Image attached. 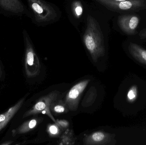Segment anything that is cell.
<instances>
[{
	"mask_svg": "<svg viewBox=\"0 0 146 145\" xmlns=\"http://www.w3.org/2000/svg\"><path fill=\"white\" fill-rule=\"evenodd\" d=\"M64 6L69 21L80 32V28L86 19L89 4L83 0H66Z\"/></svg>",
	"mask_w": 146,
	"mask_h": 145,
	"instance_id": "cell-3",
	"label": "cell"
},
{
	"mask_svg": "<svg viewBox=\"0 0 146 145\" xmlns=\"http://www.w3.org/2000/svg\"><path fill=\"white\" fill-rule=\"evenodd\" d=\"M0 7L6 11L14 14H26L32 18L31 12L20 0H0Z\"/></svg>",
	"mask_w": 146,
	"mask_h": 145,
	"instance_id": "cell-9",
	"label": "cell"
},
{
	"mask_svg": "<svg viewBox=\"0 0 146 145\" xmlns=\"http://www.w3.org/2000/svg\"><path fill=\"white\" fill-rule=\"evenodd\" d=\"M112 135L105 132H97L88 135L85 139L87 145L107 144L112 140Z\"/></svg>",
	"mask_w": 146,
	"mask_h": 145,
	"instance_id": "cell-10",
	"label": "cell"
},
{
	"mask_svg": "<svg viewBox=\"0 0 146 145\" xmlns=\"http://www.w3.org/2000/svg\"><path fill=\"white\" fill-rule=\"evenodd\" d=\"M104 11L105 8L95 3L89 4L81 30L82 43L95 63L104 58L107 51L109 31Z\"/></svg>",
	"mask_w": 146,
	"mask_h": 145,
	"instance_id": "cell-1",
	"label": "cell"
},
{
	"mask_svg": "<svg viewBox=\"0 0 146 145\" xmlns=\"http://www.w3.org/2000/svg\"><path fill=\"white\" fill-rule=\"evenodd\" d=\"M25 99L24 98L21 99L16 104L11 107L6 112L0 115V131L7 124L12 117L21 108Z\"/></svg>",
	"mask_w": 146,
	"mask_h": 145,
	"instance_id": "cell-11",
	"label": "cell"
},
{
	"mask_svg": "<svg viewBox=\"0 0 146 145\" xmlns=\"http://www.w3.org/2000/svg\"><path fill=\"white\" fill-rule=\"evenodd\" d=\"M139 22V17L135 14H121L117 19V24L119 29L129 35L135 34Z\"/></svg>",
	"mask_w": 146,
	"mask_h": 145,
	"instance_id": "cell-6",
	"label": "cell"
},
{
	"mask_svg": "<svg viewBox=\"0 0 146 145\" xmlns=\"http://www.w3.org/2000/svg\"><path fill=\"white\" fill-rule=\"evenodd\" d=\"M33 23L44 27L58 22L62 17L60 9L46 0H27Z\"/></svg>",
	"mask_w": 146,
	"mask_h": 145,
	"instance_id": "cell-2",
	"label": "cell"
},
{
	"mask_svg": "<svg viewBox=\"0 0 146 145\" xmlns=\"http://www.w3.org/2000/svg\"><path fill=\"white\" fill-rule=\"evenodd\" d=\"M13 141H7L5 142V143H3V144H1V145H8L11 144L12 143H13Z\"/></svg>",
	"mask_w": 146,
	"mask_h": 145,
	"instance_id": "cell-19",
	"label": "cell"
},
{
	"mask_svg": "<svg viewBox=\"0 0 146 145\" xmlns=\"http://www.w3.org/2000/svg\"><path fill=\"white\" fill-rule=\"evenodd\" d=\"M97 4L108 11L118 13L136 12L146 9V0H125L106 2Z\"/></svg>",
	"mask_w": 146,
	"mask_h": 145,
	"instance_id": "cell-5",
	"label": "cell"
},
{
	"mask_svg": "<svg viewBox=\"0 0 146 145\" xmlns=\"http://www.w3.org/2000/svg\"><path fill=\"white\" fill-rule=\"evenodd\" d=\"M139 35L141 39H146V28L141 31Z\"/></svg>",
	"mask_w": 146,
	"mask_h": 145,
	"instance_id": "cell-18",
	"label": "cell"
},
{
	"mask_svg": "<svg viewBox=\"0 0 146 145\" xmlns=\"http://www.w3.org/2000/svg\"><path fill=\"white\" fill-rule=\"evenodd\" d=\"M58 129L55 125H51L49 128V131L53 135H56L58 133Z\"/></svg>",
	"mask_w": 146,
	"mask_h": 145,
	"instance_id": "cell-15",
	"label": "cell"
},
{
	"mask_svg": "<svg viewBox=\"0 0 146 145\" xmlns=\"http://www.w3.org/2000/svg\"><path fill=\"white\" fill-rule=\"evenodd\" d=\"M54 110L55 112H57V113H62L64 112L65 110V108L64 106L62 105H56L55 106L54 108Z\"/></svg>",
	"mask_w": 146,
	"mask_h": 145,
	"instance_id": "cell-16",
	"label": "cell"
},
{
	"mask_svg": "<svg viewBox=\"0 0 146 145\" xmlns=\"http://www.w3.org/2000/svg\"><path fill=\"white\" fill-rule=\"evenodd\" d=\"M2 71L1 68V65H0V77L2 75Z\"/></svg>",
	"mask_w": 146,
	"mask_h": 145,
	"instance_id": "cell-20",
	"label": "cell"
},
{
	"mask_svg": "<svg viewBox=\"0 0 146 145\" xmlns=\"http://www.w3.org/2000/svg\"><path fill=\"white\" fill-rule=\"evenodd\" d=\"M129 53L137 61L146 66V50L140 45L130 43L128 47Z\"/></svg>",
	"mask_w": 146,
	"mask_h": 145,
	"instance_id": "cell-12",
	"label": "cell"
},
{
	"mask_svg": "<svg viewBox=\"0 0 146 145\" xmlns=\"http://www.w3.org/2000/svg\"><path fill=\"white\" fill-rule=\"evenodd\" d=\"M37 123V119H32L24 123L16 130H13L12 132L13 136L16 134H22L29 132L36 126Z\"/></svg>",
	"mask_w": 146,
	"mask_h": 145,
	"instance_id": "cell-13",
	"label": "cell"
},
{
	"mask_svg": "<svg viewBox=\"0 0 146 145\" xmlns=\"http://www.w3.org/2000/svg\"><path fill=\"white\" fill-rule=\"evenodd\" d=\"M58 125L63 128H66L67 127L68 125V123L67 121H60L57 122Z\"/></svg>",
	"mask_w": 146,
	"mask_h": 145,
	"instance_id": "cell-17",
	"label": "cell"
},
{
	"mask_svg": "<svg viewBox=\"0 0 146 145\" xmlns=\"http://www.w3.org/2000/svg\"><path fill=\"white\" fill-rule=\"evenodd\" d=\"M57 94L54 93H52L48 95L43 97L38 101L33 107L30 110L26 112L23 115V118H25L27 117L32 115H36L40 112H42L44 110V113H46L53 121L56 122L54 119L53 117L51 115V113L50 112V106L51 102L54 100Z\"/></svg>",
	"mask_w": 146,
	"mask_h": 145,
	"instance_id": "cell-8",
	"label": "cell"
},
{
	"mask_svg": "<svg viewBox=\"0 0 146 145\" xmlns=\"http://www.w3.org/2000/svg\"><path fill=\"white\" fill-rule=\"evenodd\" d=\"M137 96V88L135 86H133L129 89L128 93L127 96L128 100L129 102H133L136 99Z\"/></svg>",
	"mask_w": 146,
	"mask_h": 145,
	"instance_id": "cell-14",
	"label": "cell"
},
{
	"mask_svg": "<svg viewBox=\"0 0 146 145\" xmlns=\"http://www.w3.org/2000/svg\"><path fill=\"white\" fill-rule=\"evenodd\" d=\"M25 43V66L27 75L33 77L38 73L40 68L39 59L36 53L33 43L30 35L26 30L23 31Z\"/></svg>",
	"mask_w": 146,
	"mask_h": 145,
	"instance_id": "cell-4",
	"label": "cell"
},
{
	"mask_svg": "<svg viewBox=\"0 0 146 145\" xmlns=\"http://www.w3.org/2000/svg\"><path fill=\"white\" fill-rule=\"evenodd\" d=\"M90 81L89 80L82 81L71 89L66 97V103L68 108L74 110L78 107L80 97Z\"/></svg>",
	"mask_w": 146,
	"mask_h": 145,
	"instance_id": "cell-7",
	"label": "cell"
}]
</instances>
